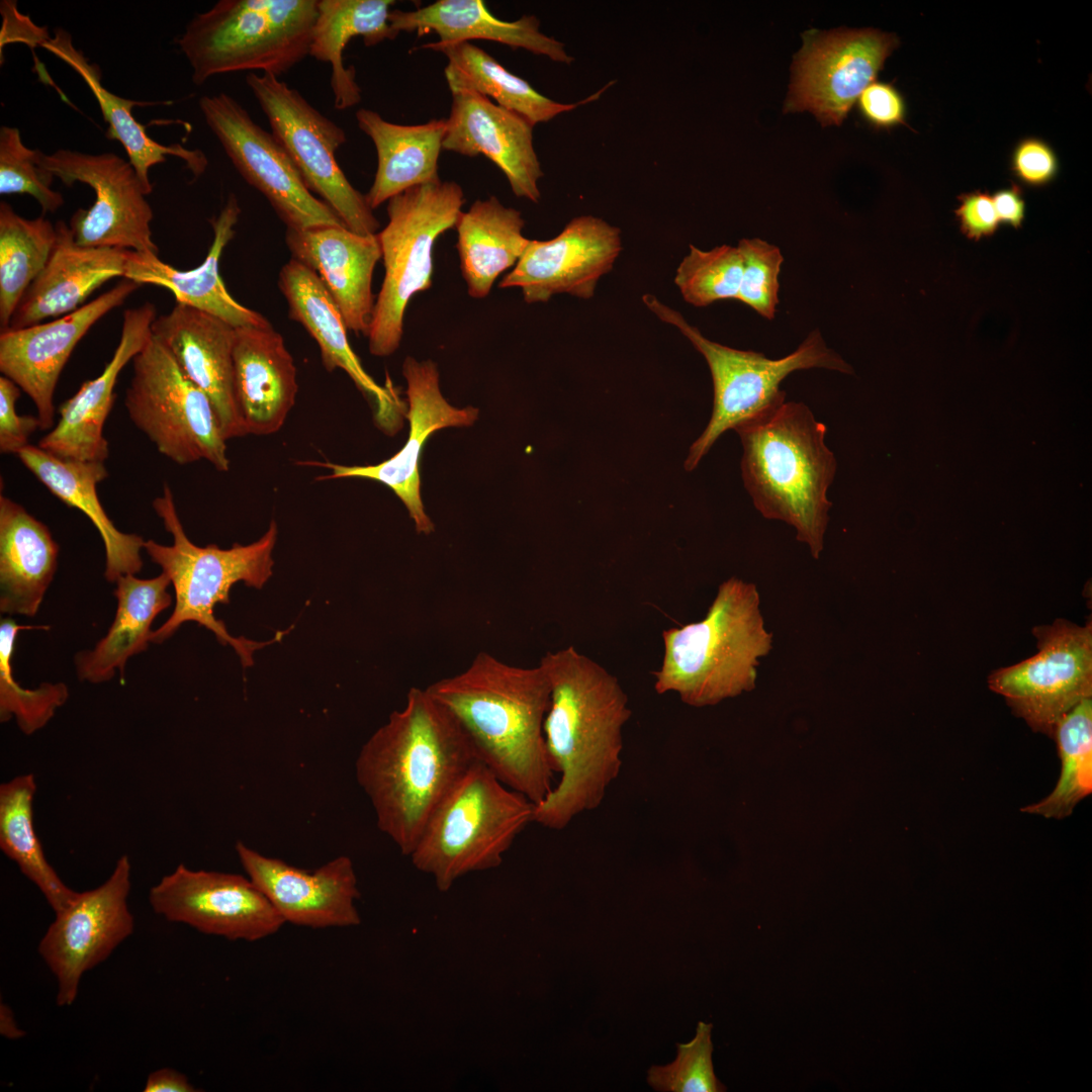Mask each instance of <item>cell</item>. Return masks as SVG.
Instances as JSON below:
<instances>
[{
  "label": "cell",
  "instance_id": "cell-1",
  "mask_svg": "<svg viewBox=\"0 0 1092 1092\" xmlns=\"http://www.w3.org/2000/svg\"><path fill=\"white\" fill-rule=\"evenodd\" d=\"M539 665L550 686L545 746L560 777L535 805L533 822L561 830L600 807L619 777L623 728L632 711L618 678L573 646L547 652Z\"/></svg>",
  "mask_w": 1092,
  "mask_h": 1092
},
{
  "label": "cell",
  "instance_id": "cell-2",
  "mask_svg": "<svg viewBox=\"0 0 1092 1092\" xmlns=\"http://www.w3.org/2000/svg\"><path fill=\"white\" fill-rule=\"evenodd\" d=\"M477 761L454 716L426 688L414 687L404 707L361 747L355 769L378 829L410 856L433 813Z\"/></svg>",
  "mask_w": 1092,
  "mask_h": 1092
},
{
  "label": "cell",
  "instance_id": "cell-3",
  "mask_svg": "<svg viewBox=\"0 0 1092 1092\" xmlns=\"http://www.w3.org/2000/svg\"><path fill=\"white\" fill-rule=\"evenodd\" d=\"M426 690L454 716L478 759L506 786L535 805L547 796L555 774L543 733L550 686L539 664L516 666L482 651L466 669Z\"/></svg>",
  "mask_w": 1092,
  "mask_h": 1092
},
{
  "label": "cell",
  "instance_id": "cell-4",
  "mask_svg": "<svg viewBox=\"0 0 1092 1092\" xmlns=\"http://www.w3.org/2000/svg\"><path fill=\"white\" fill-rule=\"evenodd\" d=\"M741 473L755 509L792 526L814 559L824 548L836 459L826 427L803 402L784 401L738 427Z\"/></svg>",
  "mask_w": 1092,
  "mask_h": 1092
},
{
  "label": "cell",
  "instance_id": "cell-5",
  "mask_svg": "<svg viewBox=\"0 0 1092 1092\" xmlns=\"http://www.w3.org/2000/svg\"><path fill=\"white\" fill-rule=\"evenodd\" d=\"M663 656L654 690L693 707L716 705L755 687L759 659L772 647L752 582L723 581L706 616L662 631Z\"/></svg>",
  "mask_w": 1092,
  "mask_h": 1092
},
{
  "label": "cell",
  "instance_id": "cell-6",
  "mask_svg": "<svg viewBox=\"0 0 1092 1092\" xmlns=\"http://www.w3.org/2000/svg\"><path fill=\"white\" fill-rule=\"evenodd\" d=\"M153 508L171 534L173 544L162 545L150 539L145 541L144 549L170 578L175 589V607L169 619L153 630L151 642L162 643L182 624L195 622L211 631L222 645H231L244 667L252 665L255 650L281 640L286 632H278L266 642L234 637L224 623L215 618L214 608L218 603H230L231 588L237 582L244 581L260 589L271 577L278 534L276 522L272 520L265 534L251 544L236 543L229 549L215 544L200 547L187 537L167 483L162 495L153 500Z\"/></svg>",
  "mask_w": 1092,
  "mask_h": 1092
},
{
  "label": "cell",
  "instance_id": "cell-7",
  "mask_svg": "<svg viewBox=\"0 0 1092 1092\" xmlns=\"http://www.w3.org/2000/svg\"><path fill=\"white\" fill-rule=\"evenodd\" d=\"M535 804L475 762L431 816L410 857L448 891L460 877L500 866L533 822Z\"/></svg>",
  "mask_w": 1092,
  "mask_h": 1092
},
{
  "label": "cell",
  "instance_id": "cell-8",
  "mask_svg": "<svg viewBox=\"0 0 1092 1092\" xmlns=\"http://www.w3.org/2000/svg\"><path fill=\"white\" fill-rule=\"evenodd\" d=\"M316 15L317 0H220L189 21L178 46L197 86L240 71L279 77L309 55Z\"/></svg>",
  "mask_w": 1092,
  "mask_h": 1092
},
{
  "label": "cell",
  "instance_id": "cell-9",
  "mask_svg": "<svg viewBox=\"0 0 1092 1092\" xmlns=\"http://www.w3.org/2000/svg\"><path fill=\"white\" fill-rule=\"evenodd\" d=\"M643 300L661 321L676 327L705 358L713 381L714 399L710 421L692 444L685 468L694 470L728 430L771 411L786 401L782 381L791 373L811 368H824L844 374L852 367L829 348L820 331L813 330L791 354L769 359L755 351L727 347L707 339L676 310L655 296L646 294Z\"/></svg>",
  "mask_w": 1092,
  "mask_h": 1092
},
{
  "label": "cell",
  "instance_id": "cell-10",
  "mask_svg": "<svg viewBox=\"0 0 1092 1092\" xmlns=\"http://www.w3.org/2000/svg\"><path fill=\"white\" fill-rule=\"evenodd\" d=\"M464 202L462 187L441 179L387 201L388 222L377 233L384 277L366 336L372 355L386 357L398 349L408 302L432 286L435 244L455 228Z\"/></svg>",
  "mask_w": 1092,
  "mask_h": 1092
},
{
  "label": "cell",
  "instance_id": "cell-11",
  "mask_svg": "<svg viewBox=\"0 0 1092 1092\" xmlns=\"http://www.w3.org/2000/svg\"><path fill=\"white\" fill-rule=\"evenodd\" d=\"M132 369L124 405L157 450L180 465L206 460L228 471L226 440L210 400L153 335L132 359Z\"/></svg>",
  "mask_w": 1092,
  "mask_h": 1092
},
{
  "label": "cell",
  "instance_id": "cell-12",
  "mask_svg": "<svg viewBox=\"0 0 1092 1092\" xmlns=\"http://www.w3.org/2000/svg\"><path fill=\"white\" fill-rule=\"evenodd\" d=\"M246 82L306 187L360 235H375L380 223L340 168L336 152L347 141L342 127L316 110L279 77L249 73Z\"/></svg>",
  "mask_w": 1092,
  "mask_h": 1092
},
{
  "label": "cell",
  "instance_id": "cell-13",
  "mask_svg": "<svg viewBox=\"0 0 1092 1092\" xmlns=\"http://www.w3.org/2000/svg\"><path fill=\"white\" fill-rule=\"evenodd\" d=\"M1038 652L992 672L989 688L1003 696L1014 715L1053 738L1059 721L1092 698V624L1065 619L1032 629Z\"/></svg>",
  "mask_w": 1092,
  "mask_h": 1092
},
{
  "label": "cell",
  "instance_id": "cell-14",
  "mask_svg": "<svg viewBox=\"0 0 1092 1092\" xmlns=\"http://www.w3.org/2000/svg\"><path fill=\"white\" fill-rule=\"evenodd\" d=\"M38 161L65 185L84 183L95 193L90 208L77 209L70 219L78 245L158 254L151 230L154 213L146 198L149 194L128 160L113 153L60 149L50 155L40 151Z\"/></svg>",
  "mask_w": 1092,
  "mask_h": 1092
},
{
  "label": "cell",
  "instance_id": "cell-15",
  "mask_svg": "<svg viewBox=\"0 0 1092 1092\" xmlns=\"http://www.w3.org/2000/svg\"><path fill=\"white\" fill-rule=\"evenodd\" d=\"M203 118L240 175L269 201L287 229L345 225L304 184L294 163L273 135L257 124L231 95L199 99ZM346 226V225H345Z\"/></svg>",
  "mask_w": 1092,
  "mask_h": 1092
},
{
  "label": "cell",
  "instance_id": "cell-16",
  "mask_svg": "<svg viewBox=\"0 0 1092 1092\" xmlns=\"http://www.w3.org/2000/svg\"><path fill=\"white\" fill-rule=\"evenodd\" d=\"M131 863L127 854L98 887L78 892L74 901L55 913L37 945V952L57 981L56 1002L71 1006L83 975L103 963L134 930L128 907Z\"/></svg>",
  "mask_w": 1092,
  "mask_h": 1092
},
{
  "label": "cell",
  "instance_id": "cell-17",
  "mask_svg": "<svg viewBox=\"0 0 1092 1092\" xmlns=\"http://www.w3.org/2000/svg\"><path fill=\"white\" fill-rule=\"evenodd\" d=\"M898 46L896 35L874 28L806 31L785 110H809L823 125H840Z\"/></svg>",
  "mask_w": 1092,
  "mask_h": 1092
},
{
  "label": "cell",
  "instance_id": "cell-18",
  "mask_svg": "<svg viewBox=\"0 0 1092 1092\" xmlns=\"http://www.w3.org/2000/svg\"><path fill=\"white\" fill-rule=\"evenodd\" d=\"M149 903L170 922L230 940L263 939L285 923L249 877L183 863L150 889Z\"/></svg>",
  "mask_w": 1092,
  "mask_h": 1092
},
{
  "label": "cell",
  "instance_id": "cell-19",
  "mask_svg": "<svg viewBox=\"0 0 1092 1092\" xmlns=\"http://www.w3.org/2000/svg\"><path fill=\"white\" fill-rule=\"evenodd\" d=\"M406 381L410 433L404 446L389 459L375 465L347 466L331 462L305 461L304 465L328 468L331 474L317 479L366 478L389 487L404 504L418 533L431 534L434 524L425 513L421 497L420 459L425 442L436 431L448 427L471 426L478 417L473 406L457 408L442 395L437 364L407 356L402 364Z\"/></svg>",
  "mask_w": 1092,
  "mask_h": 1092
},
{
  "label": "cell",
  "instance_id": "cell-20",
  "mask_svg": "<svg viewBox=\"0 0 1092 1092\" xmlns=\"http://www.w3.org/2000/svg\"><path fill=\"white\" fill-rule=\"evenodd\" d=\"M622 251L621 231L602 218L579 215L547 241L529 240L500 288H520L527 303L546 302L567 293L588 299Z\"/></svg>",
  "mask_w": 1092,
  "mask_h": 1092
},
{
  "label": "cell",
  "instance_id": "cell-21",
  "mask_svg": "<svg viewBox=\"0 0 1092 1092\" xmlns=\"http://www.w3.org/2000/svg\"><path fill=\"white\" fill-rule=\"evenodd\" d=\"M141 285L124 279L75 311L23 329L1 330L0 371L33 401L40 430L55 420L54 394L59 377L90 328Z\"/></svg>",
  "mask_w": 1092,
  "mask_h": 1092
},
{
  "label": "cell",
  "instance_id": "cell-22",
  "mask_svg": "<svg viewBox=\"0 0 1092 1092\" xmlns=\"http://www.w3.org/2000/svg\"><path fill=\"white\" fill-rule=\"evenodd\" d=\"M236 851L250 880L284 922L310 928L360 924L355 906L360 892L350 857L338 856L308 872L263 855L242 841Z\"/></svg>",
  "mask_w": 1092,
  "mask_h": 1092
},
{
  "label": "cell",
  "instance_id": "cell-23",
  "mask_svg": "<svg viewBox=\"0 0 1092 1092\" xmlns=\"http://www.w3.org/2000/svg\"><path fill=\"white\" fill-rule=\"evenodd\" d=\"M152 335L169 350L185 376L208 397L225 440L248 435L235 388L236 327L176 302L168 313L155 318Z\"/></svg>",
  "mask_w": 1092,
  "mask_h": 1092
},
{
  "label": "cell",
  "instance_id": "cell-24",
  "mask_svg": "<svg viewBox=\"0 0 1092 1092\" xmlns=\"http://www.w3.org/2000/svg\"><path fill=\"white\" fill-rule=\"evenodd\" d=\"M451 94L443 150L469 158L483 155L504 173L517 197L538 202L543 171L533 145L534 125L486 96Z\"/></svg>",
  "mask_w": 1092,
  "mask_h": 1092
},
{
  "label": "cell",
  "instance_id": "cell-25",
  "mask_svg": "<svg viewBox=\"0 0 1092 1092\" xmlns=\"http://www.w3.org/2000/svg\"><path fill=\"white\" fill-rule=\"evenodd\" d=\"M156 306L145 302L123 312L119 343L102 373L85 381L59 406L56 426L38 442L42 450L62 459L104 462L108 442L103 428L111 412L114 386L122 368L140 353L152 337Z\"/></svg>",
  "mask_w": 1092,
  "mask_h": 1092
},
{
  "label": "cell",
  "instance_id": "cell-26",
  "mask_svg": "<svg viewBox=\"0 0 1092 1092\" xmlns=\"http://www.w3.org/2000/svg\"><path fill=\"white\" fill-rule=\"evenodd\" d=\"M285 242L292 258L322 280L348 331L367 336L376 300L373 273L382 259L377 234L360 235L345 225L287 229Z\"/></svg>",
  "mask_w": 1092,
  "mask_h": 1092
},
{
  "label": "cell",
  "instance_id": "cell-27",
  "mask_svg": "<svg viewBox=\"0 0 1092 1092\" xmlns=\"http://www.w3.org/2000/svg\"><path fill=\"white\" fill-rule=\"evenodd\" d=\"M56 229L53 252L19 301L9 329H23L71 313L109 279L124 275L128 250L83 247L75 242L65 221H57Z\"/></svg>",
  "mask_w": 1092,
  "mask_h": 1092
},
{
  "label": "cell",
  "instance_id": "cell-28",
  "mask_svg": "<svg viewBox=\"0 0 1092 1092\" xmlns=\"http://www.w3.org/2000/svg\"><path fill=\"white\" fill-rule=\"evenodd\" d=\"M279 289L289 316L299 323L316 342L325 368L345 371L357 388L377 406L378 422L389 427L401 402L390 381L381 386L365 371L350 346L343 315L318 276L291 258L279 272Z\"/></svg>",
  "mask_w": 1092,
  "mask_h": 1092
},
{
  "label": "cell",
  "instance_id": "cell-29",
  "mask_svg": "<svg viewBox=\"0 0 1092 1092\" xmlns=\"http://www.w3.org/2000/svg\"><path fill=\"white\" fill-rule=\"evenodd\" d=\"M235 388L248 434L278 432L298 391L297 370L282 336L272 325L236 328Z\"/></svg>",
  "mask_w": 1092,
  "mask_h": 1092
},
{
  "label": "cell",
  "instance_id": "cell-30",
  "mask_svg": "<svg viewBox=\"0 0 1092 1092\" xmlns=\"http://www.w3.org/2000/svg\"><path fill=\"white\" fill-rule=\"evenodd\" d=\"M240 213L239 202L231 194L218 215L210 220L213 240L198 267L179 270L163 262L158 254L128 250L123 278L140 285L166 288L174 294L176 302L213 314L236 328L270 326L264 315L238 302L219 275L220 256L235 236Z\"/></svg>",
  "mask_w": 1092,
  "mask_h": 1092
},
{
  "label": "cell",
  "instance_id": "cell-31",
  "mask_svg": "<svg viewBox=\"0 0 1092 1092\" xmlns=\"http://www.w3.org/2000/svg\"><path fill=\"white\" fill-rule=\"evenodd\" d=\"M391 28L400 31H434L439 40L430 46L443 47L472 39L496 41L513 49H524L550 60L570 64L573 58L563 42L542 33L534 15L513 21L493 16L481 0H438L412 11L391 10Z\"/></svg>",
  "mask_w": 1092,
  "mask_h": 1092
},
{
  "label": "cell",
  "instance_id": "cell-32",
  "mask_svg": "<svg viewBox=\"0 0 1092 1092\" xmlns=\"http://www.w3.org/2000/svg\"><path fill=\"white\" fill-rule=\"evenodd\" d=\"M17 456L54 495L80 510L96 527L105 548L107 581L115 582L119 576L135 575L142 570L144 538L119 531L98 498L97 484L108 475L104 462L62 459L32 445L24 447Z\"/></svg>",
  "mask_w": 1092,
  "mask_h": 1092
},
{
  "label": "cell",
  "instance_id": "cell-33",
  "mask_svg": "<svg viewBox=\"0 0 1092 1092\" xmlns=\"http://www.w3.org/2000/svg\"><path fill=\"white\" fill-rule=\"evenodd\" d=\"M49 528L21 505L0 495V612L34 617L58 567Z\"/></svg>",
  "mask_w": 1092,
  "mask_h": 1092
},
{
  "label": "cell",
  "instance_id": "cell-34",
  "mask_svg": "<svg viewBox=\"0 0 1092 1092\" xmlns=\"http://www.w3.org/2000/svg\"><path fill=\"white\" fill-rule=\"evenodd\" d=\"M356 120L373 142L377 154L374 180L365 194L372 209L410 188L440 179L438 161L446 118L402 125L385 120L372 109L361 108L356 112Z\"/></svg>",
  "mask_w": 1092,
  "mask_h": 1092
},
{
  "label": "cell",
  "instance_id": "cell-35",
  "mask_svg": "<svg viewBox=\"0 0 1092 1092\" xmlns=\"http://www.w3.org/2000/svg\"><path fill=\"white\" fill-rule=\"evenodd\" d=\"M114 583L117 608L112 624L93 649L80 651L74 658L82 681H108L117 669L122 675L127 660L148 648L155 618L172 604L171 581L164 572L148 579L126 574Z\"/></svg>",
  "mask_w": 1092,
  "mask_h": 1092
},
{
  "label": "cell",
  "instance_id": "cell-36",
  "mask_svg": "<svg viewBox=\"0 0 1092 1092\" xmlns=\"http://www.w3.org/2000/svg\"><path fill=\"white\" fill-rule=\"evenodd\" d=\"M40 47L69 65L85 81L108 124L107 138L121 144L148 194L153 191L150 170L165 162L167 156L183 160L195 177L204 173L207 159L200 150H188L179 144L166 146L150 138L145 126L132 114L133 106L141 103L107 90L101 82L99 67L91 63L82 51L73 44L72 36L67 30L55 29L54 36L44 40Z\"/></svg>",
  "mask_w": 1092,
  "mask_h": 1092
},
{
  "label": "cell",
  "instance_id": "cell-37",
  "mask_svg": "<svg viewBox=\"0 0 1092 1092\" xmlns=\"http://www.w3.org/2000/svg\"><path fill=\"white\" fill-rule=\"evenodd\" d=\"M524 226L521 212L495 196L478 199L461 211L455 225L456 249L470 297H486L498 276L516 266L529 243Z\"/></svg>",
  "mask_w": 1092,
  "mask_h": 1092
},
{
  "label": "cell",
  "instance_id": "cell-38",
  "mask_svg": "<svg viewBox=\"0 0 1092 1092\" xmlns=\"http://www.w3.org/2000/svg\"><path fill=\"white\" fill-rule=\"evenodd\" d=\"M393 0H317V15L309 44V56L332 68L334 106L344 110L361 100V89L353 67L344 65L348 42L362 36L367 47L397 36L388 16Z\"/></svg>",
  "mask_w": 1092,
  "mask_h": 1092
},
{
  "label": "cell",
  "instance_id": "cell-39",
  "mask_svg": "<svg viewBox=\"0 0 1092 1092\" xmlns=\"http://www.w3.org/2000/svg\"><path fill=\"white\" fill-rule=\"evenodd\" d=\"M421 49L446 56L448 64L444 74L451 93L469 91L492 98L494 103L522 115L533 125L571 111L587 100L567 104L552 100L470 41L443 47L425 43Z\"/></svg>",
  "mask_w": 1092,
  "mask_h": 1092
},
{
  "label": "cell",
  "instance_id": "cell-40",
  "mask_svg": "<svg viewBox=\"0 0 1092 1092\" xmlns=\"http://www.w3.org/2000/svg\"><path fill=\"white\" fill-rule=\"evenodd\" d=\"M36 782L32 774L0 786V848L40 891L55 913L68 907L78 892L70 889L48 861L33 826Z\"/></svg>",
  "mask_w": 1092,
  "mask_h": 1092
},
{
  "label": "cell",
  "instance_id": "cell-41",
  "mask_svg": "<svg viewBox=\"0 0 1092 1092\" xmlns=\"http://www.w3.org/2000/svg\"><path fill=\"white\" fill-rule=\"evenodd\" d=\"M57 241L56 224L28 219L0 203V326L11 317L27 288L44 268Z\"/></svg>",
  "mask_w": 1092,
  "mask_h": 1092
},
{
  "label": "cell",
  "instance_id": "cell-42",
  "mask_svg": "<svg viewBox=\"0 0 1092 1092\" xmlns=\"http://www.w3.org/2000/svg\"><path fill=\"white\" fill-rule=\"evenodd\" d=\"M1056 739L1061 774L1054 790L1022 812L1045 818L1070 816L1080 801L1092 792V700L1085 699L1057 724Z\"/></svg>",
  "mask_w": 1092,
  "mask_h": 1092
},
{
  "label": "cell",
  "instance_id": "cell-43",
  "mask_svg": "<svg viewBox=\"0 0 1092 1092\" xmlns=\"http://www.w3.org/2000/svg\"><path fill=\"white\" fill-rule=\"evenodd\" d=\"M31 629L49 630L50 626L18 625L10 617L0 622V721L6 723L14 718L25 735L43 728L69 699L64 682H42L36 689H24L15 680L12 657L16 636L19 631Z\"/></svg>",
  "mask_w": 1092,
  "mask_h": 1092
},
{
  "label": "cell",
  "instance_id": "cell-44",
  "mask_svg": "<svg viewBox=\"0 0 1092 1092\" xmlns=\"http://www.w3.org/2000/svg\"><path fill=\"white\" fill-rule=\"evenodd\" d=\"M742 269L737 247L722 245L703 251L690 245L689 254L676 269L674 283L688 303L708 306L718 300L737 299Z\"/></svg>",
  "mask_w": 1092,
  "mask_h": 1092
},
{
  "label": "cell",
  "instance_id": "cell-45",
  "mask_svg": "<svg viewBox=\"0 0 1092 1092\" xmlns=\"http://www.w3.org/2000/svg\"><path fill=\"white\" fill-rule=\"evenodd\" d=\"M39 150L27 148L17 127L0 128V194H29L42 212H56L63 195L52 188L54 176L39 165Z\"/></svg>",
  "mask_w": 1092,
  "mask_h": 1092
},
{
  "label": "cell",
  "instance_id": "cell-46",
  "mask_svg": "<svg viewBox=\"0 0 1092 1092\" xmlns=\"http://www.w3.org/2000/svg\"><path fill=\"white\" fill-rule=\"evenodd\" d=\"M713 1025L700 1021L696 1035L688 1043H677L676 1058L664 1066H652L648 1084L663 1092H722L726 1087L715 1075L711 1038Z\"/></svg>",
  "mask_w": 1092,
  "mask_h": 1092
},
{
  "label": "cell",
  "instance_id": "cell-47",
  "mask_svg": "<svg viewBox=\"0 0 1092 1092\" xmlns=\"http://www.w3.org/2000/svg\"><path fill=\"white\" fill-rule=\"evenodd\" d=\"M737 248L743 264L737 300L771 321L780 301L781 249L758 238L741 239Z\"/></svg>",
  "mask_w": 1092,
  "mask_h": 1092
},
{
  "label": "cell",
  "instance_id": "cell-48",
  "mask_svg": "<svg viewBox=\"0 0 1092 1092\" xmlns=\"http://www.w3.org/2000/svg\"><path fill=\"white\" fill-rule=\"evenodd\" d=\"M1010 166L1019 182L1035 188L1053 182L1060 168L1053 148L1043 140L1031 136L1021 140L1015 146Z\"/></svg>",
  "mask_w": 1092,
  "mask_h": 1092
},
{
  "label": "cell",
  "instance_id": "cell-49",
  "mask_svg": "<svg viewBox=\"0 0 1092 1092\" xmlns=\"http://www.w3.org/2000/svg\"><path fill=\"white\" fill-rule=\"evenodd\" d=\"M20 388L5 376L0 377V451L18 454L26 447L28 439L36 430H40L39 419L33 416H19L16 400L20 397Z\"/></svg>",
  "mask_w": 1092,
  "mask_h": 1092
},
{
  "label": "cell",
  "instance_id": "cell-50",
  "mask_svg": "<svg viewBox=\"0 0 1092 1092\" xmlns=\"http://www.w3.org/2000/svg\"><path fill=\"white\" fill-rule=\"evenodd\" d=\"M861 117L878 129L906 124V105L902 94L889 83L874 81L857 98Z\"/></svg>",
  "mask_w": 1092,
  "mask_h": 1092
},
{
  "label": "cell",
  "instance_id": "cell-51",
  "mask_svg": "<svg viewBox=\"0 0 1092 1092\" xmlns=\"http://www.w3.org/2000/svg\"><path fill=\"white\" fill-rule=\"evenodd\" d=\"M959 201L954 213L962 233L968 239L979 241L996 233L1000 222L989 193L979 190L963 193Z\"/></svg>",
  "mask_w": 1092,
  "mask_h": 1092
},
{
  "label": "cell",
  "instance_id": "cell-52",
  "mask_svg": "<svg viewBox=\"0 0 1092 1092\" xmlns=\"http://www.w3.org/2000/svg\"><path fill=\"white\" fill-rule=\"evenodd\" d=\"M994 208L1000 223L1013 229L1021 228L1025 219L1026 206L1021 188L1012 183L1010 187L997 190L992 196Z\"/></svg>",
  "mask_w": 1092,
  "mask_h": 1092
},
{
  "label": "cell",
  "instance_id": "cell-53",
  "mask_svg": "<svg viewBox=\"0 0 1092 1092\" xmlns=\"http://www.w3.org/2000/svg\"><path fill=\"white\" fill-rule=\"evenodd\" d=\"M198 1091L183 1074L170 1068H162L149 1074L144 1092H195Z\"/></svg>",
  "mask_w": 1092,
  "mask_h": 1092
},
{
  "label": "cell",
  "instance_id": "cell-54",
  "mask_svg": "<svg viewBox=\"0 0 1092 1092\" xmlns=\"http://www.w3.org/2000/svg\"><path fill=\"white\" fill-rule=\"evenodd\" d=\"M0 1033L8 1039H20L25 1035V1031L18 1026L11 1008L4 1003L0 1005Z\"/></svg>",
  "mask_w": 1092,
  "mask_h": 1092
}]
</instances>
